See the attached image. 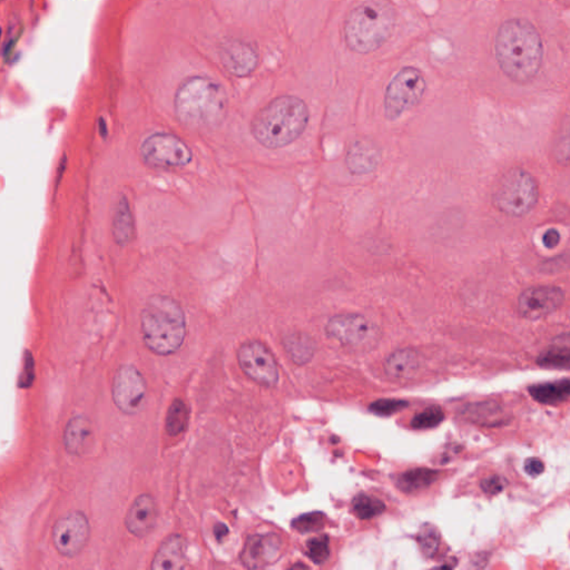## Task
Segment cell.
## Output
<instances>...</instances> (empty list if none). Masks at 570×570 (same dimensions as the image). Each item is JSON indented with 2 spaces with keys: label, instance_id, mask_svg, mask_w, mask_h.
<instances>
[{
  "label": "cell",
  "instance_id": "74e56055",
  "mask_svg": "<svg viewBox=\"0 0 570 570\" xmlns=\"http://www.w3.org/2000/svg\"><path fill=\"white\" fill-rule=\"evenodd\" d=\"M228 533V529L224 525H217L214 528V535L217 537V540H222L224 537Z\"/></svg>",
  "mask_w": 570,
  "mask_h": 570
},
{
  "label": "cell",
  "instance_id": "e0dca14e",
  "mask_svg": "<svg viewBox=\"0 0 570 570\" xmlns=\"http://www.w3.org/2000/svg\"><path fill=\"white\" fill-rule=\"evenodd\" d=\"M157 507L151 495H140L135 499L127 511L125 518L126 528L134 536H147L156 525Z\"/></svg>",
  "mask_w": 570,
  "mask_h": 570
},
{
  "label": "cell",
  "instance_id": "9a60e30c",
  "mask_svg": "<svg viewBox=\"0 0 570 570\" xmlns=\"http://www.w3.org/2000/svg\"><path fill=\"white\" fill-rule=\"evenodd\" d=\"M220 59L231 74L246 77L259 65V54L253 46L240 39L226 40L220 47Z\"/></svg>",
  "mask_w": 570,
  "mask_h": 570
},
{
  "label": "cell",
  "instance_id": "4316f807",
  "mask_svg": "<svg viewBox=\"0 0 570 570\" xmlns=\"http://www.w3.org/2000/svg\"><path fill=\"white\" fill-rule=\"evenodd\" d=\"M385 511V505L381 500L365 493L358 495L352 500V511L358 518L368 519L378 517Z\"/></svg>",
  "mask_w": 570,
  "mask_h": 570
},
{
  "label": "cell",
  "instance_id": "836d02e7",
  "mask_svg": "<svg viewBox=\"0 0 570 570\" xmlns=\"http://www.w3.org/2000/svg\"><path fill=\"white\" fill-rule=\"evenodd\" d=\"M505 486V480L499 476L488 477L486 479L482 480L481 484H480L482 491L489 495V496H495L497 493H502Z\"/></svg>",
  "mask_w": 570,
  "mask_h": 570
},
{
  "label": "cell",
  "instance_id": "ba28073f",
  "mask_svg": "<svg viewBox=\"0 0 570 570\" xmlns=\"http://www.w3.org/2000/svg\"><path fill=\"white\" fill-rule=\"evenodd\" d=\"M325 333L331 339L351 348H372L379 342L381 331L362 314H338L329 320Z\"/></svg>",
  "mask_w": 570,
  "mask_h": 570
},
{
  "label": "cell",
  "instance_id": "4dcf8cb0",
  "mask_svg": "<svg viewBox=\"0 0 570 570\" xmlns=\"http://www.w3.org/2000/svg\"><path fill=\"white\" fill-rule=\"evenodd\" d=\"M309 558L315 564H321L330 556V544L328 536L314 537L306 544Z\"/></svg>",
  "mask_w": 570,
  "mask_h": 570
},
{
  "label": "cell",
  "instance_id": "484cf974",
  "mask_svg": "<svg viewBox=\"0 0 570 570\" xmlns=\"http://www.w3.org/2000/svg\"><path fill=\"white\" fill-rule=\"evenodd\" d=\"M188 423V409L182 400L172 402L166 414L165 428L169 436H178L185 430Z\"/></svg>",
  "mask_w": 570,
  "mask_h": 570
},
{
  "label": "cell",
  "instance_id": "7402d4cb",
  "mask_svg": "<svg viewBox=\"0 0 570 570\" xmlns=\"http://www.w3.org/2000/svg\"><path fill=\"white\" fill-rule=\"evenodd\" d=\"M529 394L542 405H558L567 401L570 394V383L568 379L558 380L555 383H540L531 385Z\"/></svg>",
  "mask_w": 570,
  "mask_h": 570
},
{
  "label": "cell",
  "instance_id": "3957f363",
  "mask_svg": "<svg viewBox=\"0 0 570 570\" xmlns=\"http://www.w3.org/2000/svg\"><path fill=\"white\" fill-rule=\"evenodd\" d=\"M174 109L181 123L190 129H212L226 117L228 95L212 78L193 76L177 89Z\"/></svg>",
  "mask_w": 570,
  "mask_h": 570
},
{
  "label": "cell",
  "instance_id": "30bf717a",
  "mask_svg": "<svg viewBox=\"0 0 570 570\" xmlns=\"http://www.w3.org/2000/svg\"><path fill=\"white\" fill-rule=\"evenodd\" d=\"M146 383L133 365H122L113 380L111 396L117 408L126 414H136L146 402Z\"/></svg>",
  "mask_w": 570,
  "mask_h": 570
},
{
  "label": "cell",
  "instance_id": "2e32d148",
  "mask_svg": "<svg viewBox=\"0 0 570 570\" xmlns=\"http://www.w3.org/2000/svg\"><path fill=\"white\" fill-rule=\"evenodd\" d=\"M383 153L379 146L370 140H356L349 146L345 165L350 174L363 176L374 173L380 165Z\"/></svg>",
  "mask_w": 570,
  "mask_h": 570
},
{
  "label": "cell",
  "instance_id": "f35d334b",
  "mask_svg": "<svg viewBox=\"0 0 570 570\" xmlns=\"http://www.w3.org/2000/svg\"><path fill=\"white\" fill-rule=\"evenodd\" d=\"M0 36H1V29H0Z\"/></svg>",
  "mask_w": 570,
  "mask_h": 570
},
{
  "label": "cell",
  "instance_id": "1f68e13d",
  "mask_svg": "<svg viewBox=\"0 0 570 570\" xmlns=\"http://www.w3.org/2000/svg\"><path fill=\"white\" fill-rule=\"evenodd\" d=\"M409 403L405 400L400 399H380L372 402L369 410L372 414L380 416H390L398 414L400 411L408 407Z\"/></svg>",
  "mask_w": 570,
  "mask_h": 570
},
{
  "label": "cell",
  "instance_id": "8d00e7d4",
  "mask_svg": "<svg viewBox=\"0 0 570 570\" xmlns=\"http://www.w3.org/2000/svg\"><path fill=\"white\" fill-rule=\"evenodd\" d=\"M26 365H25V371L23 372V376L20 378V385L24 387H29L32 385L33 380H34V372H29V370H34L33 367L32 356H26Z\"/></svg>",
  "mask_w": 570,
  "mask_h": 570
},
{
  "label": "cell",
  "instance_id": "277c9868",
  "mask_svg": "<svg viewBox=\"0 0 570 570\" xmlns=\"http://www.w3.org/2000/svg\"><path fill=\"white\" fill-rule=\"evenodd\" d=\"M140 328L142 340L151 352L169 356L180 350L185 340V313L176 300L156 294L142 309Z\"/></svg>",
  "mask_w": 570,
  "mask_h": 570
},
{
  "label": "cell",
  "instance_id": "7c38bea8",
  "mask_svg": "<svg viewBox=\"0 0 570 570\" xmlns=\"http://www.w3.org/2000/svg\"><path fill=\"white\" fill-rule=\"evenodd\" d=\"M91 535L89 519L80 511H73L55 524L53 542L58 553L63 556H77L89 542Z\"/></svg>",
  "mask_w": 570,
  "mask_h": 570
},
{
  "label": "cell",
  "instance_id": "44dd1931",
  "mask_svg": "<svg viewBox=\"0 0 570 570\" xmlns=\"http://www.w3.org/2000/svg\"><path fill=\"white\" fill-rule=\"evenodd\" d=\"M420 367L419 356L412 349L394 351L385 361V371L396 379H408L416 374Z\"/></svg>",
  "mask_w": 570,
  "mask_h": 570
},
{
  "label": "cell",
  "instance_id": "d6986e66",
  "mask_svg": "<svg viewBox=\"0 0 570 570\" xmlns=\"http://www.w3.org/2000/svg\"><path fill=\"white\" fill-rule=\"evenodd\" d=\"M134 217L125 195L117 201L111 220V234L117 246H126L134 237Z\"/></svg>",
  "mask_w": 570,
  "mask_h": 570
},
{
  "label": "cell",
  "instance_id": "603a6c76",
  "mask_svg": "<svg viewBox=\"0 0 570 570\" xmlns=\"http://www.w3.org/2000/svg\"><path fill=\"white\" fill-rule=\"evenodd\" d=\"M439 476V471L429 468H414L401 473L396 479V486L403 493H412L430 487Z\"/></svg>",
  "mask_w": 570,
  "mask_h": 570
},
{
  "label": "cell",
  "instance_id": "d4e9b609",
  "mask_svg": "<svg viewBox=\"0 0 570 570\" xmlns=\"http://www.w3.org/2000/svg\"><path fill=\"white\" fill-rule=\"evenodd\" d=\"M538 365L542 368H569L570 347L569 338L567 334L564 335V339L562 338V340L559 339L539 356Z\"/></svg>",
  "mask_w": 570,
  "mask_h": 570
},
{
  "label": "cell",
  "instance_id": "4fadbf2b",
  "mask_svg": "<svg viewBox=\"0 0 570 570\" xmlns=\"http://www.w3.org/2000/svg\"><path fill=\"white\" fill-rule=\"evenodd\" d=\"M566 299L564 290L555 285H537L526 288L518 297V312L531 321L544 319L556 312Z\"/></svg>",
  "mask_w": 570,
  "mask_h": 570
},
{
  "label": "cell",
  "instance_id": "e575fe53",
  "mask_svg": "<svg viewBox=\"0 0 570 570\" xmlns=\"http://www.w3.org/2000/svg\"><path fill=\"white\" fill-rule=\"evenodd\" d=\"M560 240H562V235H560L557 228H548L547 231L544 232V235H542V244L548 250L556 248L559 246Z\"/></svg>",
  "mask_w": 570,
  "mask_h": 570
},
{
  "label": "cell",
  "instance_id": "8fae6325",
  "mask_svg": "<svg viewBox=\"0 0 570 570\" xmlns=\"http://www.w3.org/2000/svg\"><path fill=\"white\" fill-rule=\"evenodd\" d=\"M241 369L259 385L272 387L279 381V369L271 351L257 340L246 341L237 350Z\"/></svg>",
  "mask_w": 570,
  "mask_h": 570
},
{
  "label": "cell",
  "instance_id": "ffe728a7",
  "mask_svg": "<svg viewBox=\"0 0 570 570\" xmlns=\"http://www.w3.org/2000/svg\"><path fill=\"white\" fill-rule=\"evenodd\" d=\"M93 431L89 420L85 416H75L66 425L64 445L66 450L74 456H80L87 449Z\"/></svg>",
  "mask_w": 570,
  "mask_h": 570
},
{
  "label": "cell",
  "instance_id": "d6a6232c",
  "mask_svg": "<svg viewBox=\"0 0 570 570\" xmlns=\"http://www.w3.org/2000/svg\"><path fill=\"white\" fill-rule=\"evenodd\" d=\"M324 519V515L321 513H305L294 519L292 526L294 529L301 533H311V531H318L323 528Z\"/></svg>",
  "mask_w": 570,
  "mask_h": 570
},
{
  "label": "cell",
  "instance_id": "d590c367",
  "mask_svg": "<svg viewBox=\"0 0 570 570\" xmlns=\"http://www.w3.org/2000/svg\"><path fill=\"white\" fill-rule=\"evenodd\" d=\"M526 472L531 477H538L544 472V465L538 458H529L525 462Z\"/></svg>",
  "mask_w": 570,
  "mask_h": 570
},
{
  "label": "cell",
  "instance_id": "83f0119b",
  "mask_svg": "<svg viewBox=\"0 0 570 570\" xmlns=\"http://www.w3.org/2000/svg\"><path fill=\"white\" fill-rule=\"evenodd\" d=\"M468 416L473 421L479 422L481 425H497L502 418V409L496 403L486 402L471 405L466 409Z\"/></svg>",
  "mask_w": 570,
  "mask_h": 570
},
{
  "label": "cell",
  "instance_id": "5b68a950",
  "mask_svg": "<svg viewBox=\"0 0 570 570\" xmlns=\"http://www.w3.org/2000/svg\"><path fill=\"white\" fill-rule=\"evenodd\" d=\"M396 20V9L388 0H367L345 20L347 45L358 54L376 52L390 38Z\"/></svg>",
  "mask_w": 570,
  "mask_h": 570
},
{
  "label": "cell",
  "instance_id": "7a4b0ae2",
  "mask_svg": "<svg viewBox=\"0 0 570 570\" xmlns=\"http://www.w3.org/2000/svg\"><path fill=\"white\" fill-rule=\"evenodd\" d=\"M309 120L310 113L304 100L291 95L279 96L253 117L252 136L266 149H282L304 133Z\"/></svg>",
  "mask_w": 570,
  "mask_h": 570
},
{
  "label": "cell",
  "instance_id": "9c48e42d",
  "mask_svg": "<svg viewBox=\"0 0 570 570\" xmlns=\"http://www.w3.org/2000/svg\"><path fill=\"white\" fill-rule=\"evenodd\" d=\"M140 154L147 165L153 167H182L193 158L190 146L176 135L154 133L140 144Z\"/></svg>",
  "mask_w": 570,
  "mask_h": 570
},
{
  "label": "cell",
  "instance_id": "8992f818",
  "mask_svg": "<svg viewBox=\"0 0 570 570\" xmlns=\"http://www.w3.org/2000/svg\"><path fill=\"white\" fill-rule=\"evenodd\" d=\"M493 199L495 206L508 217H525L538 202V183L529 172L515 167L499 180Z\"/></svg>",
  "mask_w": 570,
  "mask_h": 570
},
{
  "label": "cell",
  "instance_id": "ac0fdd59",
  "mask_svg": "<svg viewBox=\"0 0 570 570\" xmlns=\"http://www.w3.org/2000/svg\"><path fill=\"white\" fill-rule=\"evenodd\" d=\"M187 544L181 535H171L155 553L151 569L181 570L186 566Z\"/></svg>",
  "mask_w": 570,
  "mask_h": 570
},
{
  "label": "cell",
  "instance_id": "5bb4252c",
  "mask_svg": "<svg viewBox=\"0 0 570 570\" xmlns=\"http://www.w3.org/2000/svg\"><path fill=\"white\" fill-rule=\"evenodd\" d=\"M281 556V539L275 533L253 535L246 539L241 560L248 569H262L275 564Z\"/></svg>",
  "mask_w": 570,
  "mask_h": 570
},
{
  "label": "cell",
  "instance_id": "f546056e",
  "mask_svg": "<svg viewBox=\"0 0 570 570\" xmlns=\"http://www.w3.org/2000/svg\"><path fill=\"white\" fill-rule=\"evenodd\" d=\"M445 420V412L439 405H431L429 408L416 414L411 420V427L416 430H425L438 427Z\"/></svg>",
  "mask_w": 570,
  "mask_h": 570
},
{
  "label": "cell",
  "instance_id": "6da1fadb",
  "mask_svg": "<svg viewBox=\"0 0 570 570\" xmlns=\"http://www.w3.org/2000/svg\"><path fill=\"white\" fill-rule=\"evenodd\" d=\"M495 49L499 67L516 83H527L542 67V37L528 20L513 18L502 23L497 32Z\"/></svg>",
  "mask_w": 570,
  "mask_h": 570
},
{
  "label": "cell",
  "instance_id": "f1b7e54d",
  "mask_svg": "<svg viewBox=\"0 0 570 570\" xmlns=\"http://www.w3.org/2000/svg\"><path fill=\"white\" fill-rule=\"evenodd\" d=\"M418 544L425 558H434L440 546V533L436 526L425 524L418 533Z\"/></svg>",
  "mask_w": 570,
  "mask_h": 570
},
{
  "label": "cell",
  "instance_id": "52a82bcc",
  "mask_svg": "<svg viewBox=\"0 0 570 570\" xmlns=\"http://www.w3.org/2000/svg\"><path fill=\"white\" fill-rule=\"evenodd\" d=\"M427 82L419 69L405 67L391 80L385 89L383 111L387 120H399L421 102Z\"/></svg>",
  "mask_w": 570,
  "mask_h": 570
},
{
  "label": "cell",
  "instance_id": "cb8c5ba5",
  "mask_svg": "<svg viewBox=\"0 0 570 570\" xmlns=\"http://www.w3.org/2000/svg\"><path fill=\"white\" fill-rule=\"evenodd\" d=\"M285 350L297 365H305L313 358L315 344L311 337L303 332H290L283 339Z\"/></svg>",
  "mask_w": 570,
  "mask_h": 570
}]
</instances>
